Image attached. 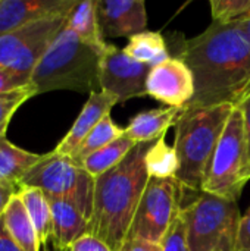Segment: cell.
I'll return each mask as SVG.
<instances>
[{"mask_svg":"<svg viewBox=\"0 0 250 251\" xmlns=\"http://www.w3.org/2000/svg\"><path fill=\"white\" fill-rule=\"evenodd\" d=\"M248 165L249 153L243 118L240 110L234 107L208 165L202 191L237 201L249 181Z\"/></svg>","mask_w":250,"mask_h":251,"instance_id":"obj_6","label":"cell"},{"mask_svg":"<svg viewBox=\"0 0 250 251\" xmlns=\"http://www.w3.org/2000/svg\"><path fill=\"white\" fill-rule=\"evenodd\" d=\"M152 66L137 62L124 50L109 44L100 65V91L109 93L124 103L147 96V76Z\"/></svg>","mask_w":250,"mask_h":251,"instance_id":"obj_10","label":"cell"},{"mask_svg":"<svg viewBox=\"0 0 250 251\" xmlns=\"http://www.w3.org/2000/svg\"><path fill=\"white\" fill-rule=\"evenodd\" d=\"M233 106L183 109L175 122V141L180 169L177 179L184 191L202 193L203 178Z\"/></svg>","mask_w":250,"mask_h":251,"instance_id":"obj_4","label":"cell"},{"mask_svg":"<svg viewBox=\"0 0 250 251\" xmlns=\"http://www.w3.org/2000/svg\"><path fill=\"white\" fill-rule=\"evenodd\" d=\"M0 251H24L7 232L3 219H0Z\"/></svg>","mask_w":250,"mask_h":251,"instance_id":"obj_32","label":"cell"},{"mask_svg":"<svg viewBox=\"0 0 250 251\" xmlns=\"http://www.w3.org/2000/svg\"><path fill=\"white\" fill-rule=\"evenodd\" d=\"M34 96H37V94H35V90L32 85H29L24 90L15 91V93L0 96V137L6 135L7 125H9L13 113L18 110V107L24 101H27L28 99H31Z\"/></svg>","mask_w":250,"mask_h":251,"instance_id":"obj_26","label":"cell"},{"mask_svg":"<svg viewBox=\"0 0 250 251\" xmlns=\"http://www.w3.org/2000/svg\"><path fill=\"white\" fill-rule=\"evenodd\" d=\"M75 0H0V35L44 18L68 15Z\"/></svg>","mask_w":250,"mask_h":251,"instance_id":"obj_13","label":"cell"},{"mask_svg":"<svg viewBox=\"0 0 250 251\" xmlns=\"http://www.w3.org/2000/svg\"><path fill=\"white\" fill-rule=\"evenodd\" d=\"M69 251H113L105 241H102L100 238L91 235V234H85L81 238H78Z\"/></svg>","mask_w":250,"mask_h":251,"instance_id":"obj_29","label":"cell"},{"mask_svg":"<svg viewBox=\"0 0 250 251\" xmlns=\"http://www.w3.org/2000/svg\"><path fill=\"white\" fill-rule=\"evenodd\" d=\"M161 246L162 251H190L186 234V224L181 212L165 234L164 240L161 241Z\"/></svg>","mask_w":250,"mask_h":251,"instance_id":"obj_27","label":"cell"},{"mask_svg":"<svg viewBox=\"0 0 250 251\" xmlns=\"http://www.w3.org/2000/svg\"><path fill=\"white\" fill-rule=\"evenodd\" d=\"M178 47L177 57L194 78V96L184 109L237 107L249 96L250 40L239 24L212 22Z\"/></svg>","mask_w":250,"mask_h":251,"instance_id":"obj_1","label":"cell"},{"mask_svg":"<svg viewBox=\"0 0 250 251\" xmlns=\"http://www.w3.org/2000/svg\"><path fill=\"white\" fill-rule=\"evenodd\" d=\"M52 209V241L56 251H69L72 244L88 232V219L68 200L47 197Z\"/></svg>","mask_w":250,"mask_h":251,"instance_id":"obj_15","label":"cell"},{"mask_svg":"<svg viewBox=\"0 0 250 251\" xmlns=\"http://www.w3.org/2000/svg\"><path fill=\"white\" fill-rule=\"evenodd\" d=\"M147 96L168 107L184 109L194 96V78L190 68L177 56H169L150 69Z\"/></svg>","mask_w":250,"mask_h":251,"instance_id":"obj_11","label":"cell"},{"mask_svg":"<svg viewBox=\"0 0 250 251\" xmlns=\"http://www.w3.org/2000/svg\"><path fill=\"white\" fill-rule=\"evenodd\" d=\"M209 4L214 22L239 24L250 18V0H212Z\"/></svg>","mask_w":250,"mask_h":251,"instance_id":"obj_25","label":"cell"},{"mask_svg":"<svg viewBox=\"0 0 250 251\" xmlns=\"http://www.w3.org/2000/svg\"><path fill=\"white\" fill-rule=\"evenodd\" d=\"M122 50L134 60L152 68L171 56L164 35L159 31L147 29L128 38V43Z\"/></svg>","mask_w":250,"mask_h":251,"instance_id":"obj_21","label":"cell"},{"mask_svg":"<svg viewBox=\"0 0 250 251\" xmlns=\"http://www.w3.org/2000/svg\"><path fill=\"white\" fill-rule=\"evenodd\" d=\"M236 251H250V212L240 221Z\"/></svg>","mask_w":250,"mask_h":251,"instance_id":"obj_30","label":"cell"},{"mask_svg":"<svg viewBox=\"0 0 250 251\" xmlns=\"http://www.w3.org/2000/svg\"><path fill=\"white\" fill-rule=\"evenodd\" d=\"M97 16L105 38H131L147 26L143 0H97Z\"/></svg>","mask_w":250,"mask_h":251,"instance_id":"obj_12","label":"cell"},{"mask_svg":"<svg viewBox=\"0 0 250 251\" xmlns=\"http://www.w3.org/2000/svg\"><path fill=\"white\" fill-rule=\"evenodd\" d=\"M124 134H125V128L116 125L109 115V116L103 118L100 121V124L85 137V140L81 143V146L77 149V151L71 156V159L77 165H81V162L85 157H88L90 154L96 153L97 150L109 146L115 140L121 138Z\"/></svg>","mask_w":250,"mask_h":251,"instance_id":"obj_24","label":"cell"},{"mask_svg":"<svg viewBox=\"0 0 250 251\" xmlns=\"http://www.w3.org/2000/svg\"><path fill=\"white\" fill-rule=\"evenodd\" d=\"M31 85V75L0 66V96L24 90Z\"/></svg>","mask_w":250,"mask_h":251,"instance_id":"obj_28","label":"cell"},{"mask_svg":"<svg viewBox=\"0 0 250 251\" xmlns=\"http://www.w3.org/2000/svg\"><path fill=\"white\" fill-rule=\"evenodd\" d=\"M183 109L180 107H158L137 113L131 118L125 128V135L136 144L153 143L167 135V131L175 125Z\"/></svg>","mask_w":250,"mask_h":251,"instance_id":"obj_16","label":"cell"},{"mask_svg":"<svg viewBox=\"0 0 250 251\" xmlns=\"http://www.w3.org/2000/svg\"><path fill=\"white\" fill-rule=\"evenodd\" d=\"M118 99L105 91H94L88 96V100L83 106L78 118L74 125L68 131V134L62 138V141L56 146L55 151L62 156L71 157L85 137L100 124V121L109 116L112 107L118 104Z\"/></svg>","mask_w":250,"mask_h":251,"instance_id":"obj_14","label":"cell"},{"mask_svg":"<svg viewBox=\"0 0 250 251\" xmlns=\"http://www.w3.org/2000/svg\"><path fill=\"white\" fill-rule=\"evenodd\" d=\"M248 176H249V179H250V156H249V165H248Z\"/></svg>","mask_w":250,"mask_h":251,"instance_id":"obj_36","label":"cell"},{"mask_svg":"<svg viewBox=\"0 0 250 251\" xmlns=\"http://www.w3.org/2000/svg\"><path fill=\"white\" fill-rule=\"evenodd\" d=\"M183 191L184 188L177 178H149L127 238L161 244L181 212Z\"/></svg>","mask_w":250,"mask_h":251,"instance_id":"obj_8","label":"cell"},{"mask_svg":"<svg viewBox=\"0 0 250 251\" xmlns=\"http://www.w3.org/2000/svg\"><path fill=\"white\" fill-rule=\"evenodd\" d=\"M181 215L190 251H236L242 221L237 201L202 191Z\"/></svg>","mask_w":250,"mask_h":251,"instance_id":"obj_5","label":"cell"},{"mask_svg":"<svg viewBox=\"0 0 250 251\" xmlns=\"http://www.w3.org/2000/svg\"><path fill=\"white\" fill-rule=\"evenodd\" d=\"M96 179L71 157L55 150L43 154L41 160L27 174L21 187L41 190L47 197L63 199L75 204L90 221L94 201Z\"/></svg>","mask_w":250,"mask_h":251,"instance_id":"obj_7","label":"cell"},{"mask_svg":"<svg viewBox=\"0 0 250 251\" xmlns=\"http://www.w3.org/2000/svg\"><path fill=\"white\" fill-rule=\"evenodd\" d=\"M66 26L84 43L94 46L100 50L108 49V43L102 34L99 16H97V0L77 1L68 15Z\"/></svg>","mask_w":250,"mask_h":251,"instance_id":"obj_18","label":"cell"},{"mask_svg":"<svg viewBox=\"0 0 250 251\" xmlns=\"http://www.w3.org/2000/svg\"><path fill=\"white\" fill-rule=\"evenodd\" d=\"M68 15L44 18L0 35V66L31 75L57 32L66 25Z\"/></svg>","mask_w":250,"mask_h":251,"instance_id":"obj_9","label":"cell"},{"mask_svg":"<svg viewBox=\"0 0 250 251\" xmlns=\"http://www.w3.org/2000/svg\"><path fill=\"white\" fill-rule=\"evenodd\" d=\"M18 196L37 231L41 247L52 238V209L47 196L32 187H21Z\"/></svg>","mask_w":250,"mask_h":251,"instance_id":"obj_20","label":"cell"},{"mask_svg":"<svg viewBox=\"0 0 250 251\" xmlns=\"http://www.w3.org/2000/svg\"><path fill=\"white\" fill-rule=\"evenodd\" d=\"M18 191H19V188L7 187V185H1L0 184V219L3 218V213H4L7 204L18 194Z\"/></svg>","mask_w":250,"mask_h":251,"instance_id":"obj_34","label":"cell"},{"mask_svg":"<svg viewBox=\"0 0 250 251\" xmlns=\"http://www.w3.org/2000/svg\"><path fill=\"white\" fill-rule=\"evenodd\" d=\"M3 222L10 234V237L19 244V247L24 251H40L41 243L38 240L37 231L19 199L16 194L10 203L7 204L4 213H3Z\"/></svg>","mask_w":250,"mask_h":251,"instance_id":"obj_19","label":"cell"},{"mask_svg":"<svg viewBox=\"0 0 250 251\" xmlns=\"http://www.w3.org/2000/svg\"><path fill=\"white\" fill-rule=\"evenodd\" d=\"M134 146H136V143H133L124 134L121 138L115 140L109 146H106V147L97 150L96 153L90 154L88 157H85L80 166L96 179L100 175H103L105 172L113 169L116 165H119L128 156V153L133 150Z\"/></svg>","mask_w":250,"mask_h":251,"instance_id":"obj_22","label":"cell"},{"mask_svg":"<svg viewBox=\"0 0 250 251\" xmlns=\"http://www.w3.org/2000/svg\"><path fill=\"white\" fill-rule=\"evenodd\" d=\"M248 212H250V209H249V210H248Z\"/></svg>","mask_w":250,"mask_h":251,"instance_id":"obj_37","label":"cell"},{"mask_svg":"<svg viewBox=\"0 0 250 251\" xmlns=\"http://www.w3.org/2000/svg\"><path fill=\"white\" fill-rule=\"evenodd\" d=\"M155 143V141H153ZM153 143L136 144L113 169L96 178L88 232L119 251L127 240L140 199L149 182L146 154Z\"/></svg>","mask_w":250,"mask_h":251,"instance_id":"obj_2","label":"cell"},{"mask_svg":"<svg viewBox=\"0 0 250 251\" xmlns=\"http://www.w3.org/2000/svg\"><path fill=\"white\" fill-rule=\"evenodd\" d=\"M119 251H162V246L158 243H150L144 240L127 238Z\"/></svg>","mask_w":250,"mask_h":251,"instance_id":"obj_31","label":"cell"},{"mask_svg":"<svg viewBox=\"0 0 250 251\" xmlns=\"http://www.w3.org/2000/svg\"><path fill=\"white\" fill-rule=\"evenodd\" d=\"M41 157L43 154H35L16 147L6 135L0 137V184L19 188L22 179Z\"/></svg>","mask_w":250,"mask_h":251,"instance_id":"obj_17","label":"cell"},{"mask_svg":"<svg viewBox=\"0 0 250 251\" xmlns=\"http://www.w3.org/2000/svg\"><path fill=\"white\" fill-rule=\"evenodd\" d=\"M237 109L240 110L242 118H243L245 137H246V144H248V153L250 156V94L237 106Z\"/></svg>","mask_w":250,"mask_h":251,"instance_id":"obj_33","label":"cell"},{"mask_svg":"<svg viewBox=\"0 0 250 251\" xmlns=\"http://www.w3.org/2000/svg\"><path fill=\"white\" fill-rule=\"evenodd\" d=\"M105 51L84 43L65 25L31 74L35 94L55 90L88 94L100 91V65Z\"/></svg>","mask_w":250,"mask_h":251,"instance_id":"obj_3","label":"cell"},{"mask_svg":"<svg viewBox=\"0 0 250 251\" xmlns=\"http://www.w3.org/2000/svg\"><path fill=\"white\" fill-rule=\"evenodd\" d=\"M146 168L149 178L169 179L177 178L180 169V160L174 146L167 144L165 135L161 137L149 149L146 154Z\"/></svg>","mask_w":250,"mask_h":251,"instance_id":"obj_23","label":"cell"},{"mask_svg":"<svg viewBox=\"0 0 250 251\" xmlns=\"http://www.w3.org/2000/svg\"><path fill=\"white\" fill-rule=\"evenodd\" d=\"M239 25L242 26V29L245 31V34L248 35V38L250 40V18L245 19V21H242V22H239Z\"/></svg>","mask_w":250,"mask_h":251,"instance_id":"obj_35","label":"cell"}]
</instances>
